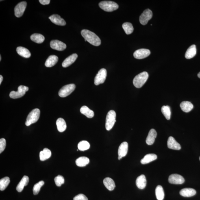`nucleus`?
Returning <instances> with one entry per match:
<instances>
[{
    "mask_svg": "<svg viewBox=\"0 0 200 200\" xmlns=\"http://www.w3.org/2000/svg\"><path fill=\"white\" fill-rule=\"evenodd\" d=\"M199 160H200V157H199Z\"/></svg>",
    "mask_w": 200,
    "mask_h": 200,
    "instance_id": "46",
    "label": "nucleus"
},
{
    "mask_svg": "<svg viewBox=\"0 0 200 200\" xmlns=\"http://www.w3.org/2000/svg\"><path fill=\"white\" fill-rule=\"evenodd\" d=\"M90 163V159L86 157L82 156L79 157L76 160V165L78 166L84 167Z\"/></svg>",
    "mask_w": 200,
    "mask_h": 200,
    "instance_id": "31",
    "label": "nucleus"
},
{
    "mask_svg": "<svg viewBox=\"0 0 200 200\" xmlns=\"http://www.w3.org/2000/svg\"><path fill=\"white\" fill-rule=\"evenodd\" d=\"M148 77L149 75L147 72H142L135 77L133 80V84L136 88H141L147 81Z\"/></svg>",
    "mask_w": 200,
    "mask_h": 200,
    "instance_id": "2",
    "label": "nucleus"
},
{
    "mask_svg": "<svg viewBox=\"0 0 200 200\" xmlns=\"http://www.w3.org/2000/svg\"><path fill=\"white\" fill-rule=\"evenodd\" d=\"M198 77L200 78V72H199V73H198Z\"/></svg>",
    "mask_w": 200,
    "mask_h": 200,
    "instance_id": "44",
    "label": "nucleus"
},
{
    "mask_svg": "<svg viewBox=\"0 0 200 200\" xmlns=\"http://www.w3.org/2000/svg\"><path fill=\"white\" fill-rule=\"evenodd\" d=\"M180 107L183 112L188 113L193 109L194 106L190 102L183 101L181 103Z\"/></svg>",
    "mask_w": 200,
    "mask_h": 200,
    "instance_id": "27",
    "label": "nucleus"
},
{
    "mask_svg": "<svg viewBox=\"0 0 200 200\" xmlns=\"http://www.w3.org/2000/svg\"><path fill=\"white\" fill-rule=\"evenodd\" d=\"M76 86L74 84L65 85L62 87L59 92V95L62 98L66 97L72 93L75 90Z\"/></svg>",
    "mask_w": 200,
    "mask_h": 200,
    "instance_id": "7",
    "label": "nucleus"
},
{
    "mask_svg": "<svg viewBox=\"0 0 200 200\" xmlns=\"http://www.w3.org/2000/svg\"><path fill=\"white\" fill-rule=\"evenodd\" d=\"M6 146V141L4 138H1L0 140V153L4 151Z\"/></svg>",
    "mask_w": 200,
    "mask_h": 200,
    "instance_id": "40",
    "label": "nucleus"
},
{
    "mask_svg": "<svg viewBox=\"0 0 200 200\" xmlns=\"http://www.w3.org/2000/svg\"><path fill=\"white\" fill-rule=\"evenodd\" d=\"M81 35L85 39V41L90 43L94 46L101 45V40L97 35L88 30L83 29L81 31Z\"/></svg>",
    "mask_w": 200,
    "mask_h": 200,
    "instance_id": "1",
    "label": "nucleus"
},
{
    "mask_svg": "<svg viewBox=\"0 0 200 200\" xmlns=\"http://www.w3.org/2000/svg\"><path fill=\"white\" fill-rule=\"evenodd\" d=\"M17 52L22 57L25 58H29L31 56V53L28 49L23 47H18L16 48Z\"/></svg>",
    "mask_w": 200,
    "mask_h": 200,
    "instance_id": "23",
    "label": "nucleus"
},
{
    "mask_svg": "<svg viewBox=\"0 0 200 200\" xmlns=\"http://www.w3.org/2000/svg\"><path fill=\"white\" fill-rule=\"evenodd\" d=\"M167 145L168 148L170 149L176 150H179L181 149L180 144L172 136H170L168 138Z\"/></svg>",
    "mask_w": 200,
    "mask_h": 200,
    "instance_id": "16",
    "label": "nucleus"
},
{
    "mask_svg": "<svg viewBox=\"0 0 200 200\" xmlns=\"http://www.w3.org/2000/svg\"><path fill=\"white\" fill-rule=\"evenodd\" d=\"M122 27L127 35L131 34L133 32V30H134L132 24L129 23V22L124 23L122 25Z\"/></svg>",
    "mask_w": 200,
    "mask_h": 200,
    "instance_id": "34",
    "label": "nucleus"
},
{
    "mask_svg": "<svg viewBox=\"0 0 200 200\" xmlns=\"http://www.w3.org/2000/svg\"><path fill=\"white\" fill-rule=\"evenodd\" d=\"M10 182V179L8 177H3L0 180V190L1 191L5 190Z\"/></svg>",
    "mask_w": 200,
    "mask_h": 200,
    "instance_id": "35",
    "label": "nucleus"
},
{
    "mask_svg": "<svg viewBox=\"0 0 200 200\" xmlns=\"http://www.w3.org/2000/svg\"><path fill=\"white\" fill-rule=\"evenodd\" d=\"M29 88L27 86L20 85L19 86L17 91H12L9 94V96L11 98L14 99H18L23 96L26 94V92L29 90Z\"/></svg>",
    "mask_w": 200,
    "mask_h": 200,
    "instance_id": "6",
    "label": "nucleus"
},
{
    "mask_svg": "<svg viewBox=\"0 0 200 200\" xmlns=\"http://www.w3.org/2000/svg\"><path fill=\"white\" fill-rule=\"evenodd\" d=\"M107 76V71L104 68L101 69L98 72L94 79V83L98 85L105 82Z\"/></svg>",
    "mask_w": 200,
    "mask_h": 200,
    "instance_id": "8",
    "label": "nucleus"
},
{
    "mask_svg": "<svg viewBox=\"0 0 200 200\" xmlns=\"http://www.w3.org/2000/svg\"><path fill=\"white\" fill-rule=\"evenodd\" d=\"M73 200H88L86 196L83 194H80L75 196Z\"/></svg>",
    "mask_w": 200,
    "mask_h": 200,
    "instance_id": "41",
    "label": "nucleus"
},
{
    "mask_svg": "<svg viewBox=\"0 0 200 200\" xmlns=\"http://www.w3.org/2000/svg\"><path fill=\"white\" fill-rule=\"evenodd\" d=\"M1 60V55H0V61Z\"/></svg>",
    "mask_w": 200,
    "mask_h": 200,
    "instance_id": "45",
    "label": "nucleus"
},
{
    "mask_svg": "<svg viewBox=\"0 0 200 200\" xmlns=\"http://www.w3.org/2000/svg\"><path fill=\"white\" fill-rule=\"evenodd\" d=\"M56 185L57 186H60L65 182L64 177L62 176L58 175L54 179Z\"/></svg>",
    "mask_w": 200,
    "mask_h": 200,
    "instance_id": "39",
    "label": "nucleus"
},
{
    "mask_svg": "<svg viewBox=\"0 0 200 200\" xmlns=\"http://www.w3.org/2000/svg\"><path fill=\"white\" fill-rule=\"evenodd\" d=\"M81 114L85 115L87 118H91L94 116V113L93 111L90 110L86 106H83L80 109Z\"/></svg>",
    "mask_w": 200,
    "mask_h": 200,
    "instance_id": "29",
    "label": "nucleus"
},
{
    "mask_svg": "<svg viewBox=\"0 0 200 200\" xmlns=\"http://www.w3.org/2000/svg\"><path fill=\"white\" fill-rule=\"evenodd\" d=\"M196 194V191L191 188H185L182 189L180 191V194L185 197H190L194 196Z\"/></svg>",
    "mask_w": 200,
    "mask_h": 200,
    "instance_id": "19",
    "label": "nucleus"
},
{
    "mask_svg": "<svg viewBox=\"0 0 200 200\" xmlns=\"http://www.w3.org/2000/svg\"><path fill=\"white\" fill-rule=\"evenodd\" d=\"M115 112L111 110L108 112L106 119L105 127L107 131H110L116 122Z\"/></svg>",
    "mask_w": 200,
    "mask_h": 200,
    "instance_id": "5",
    "label": "nucleus"
},
{
    "mask_svg": "<svg viewBox=\"0 0 200 200\" xmlns=\"http://www.w3.org/2000/svg\"><path fill=\"white\" fill-rule=\"evenodd\" d=\"M50 46L52 49L58 51H63L66 48L65 44L57 40H52L50 42Z\"/></svg>",
    "mask_w": 200,
    "mask_h": 200,
    "instance_id": "13",
    "label": "nucleus"
},
{
    "mask_svg": "<svg viewBox=\"0 0 200 200\" xmlns=\"http://www.w3.org/2000/svg\"><path fill=\"white\" fill-rule=\"evenodd\" d=\"M56 124L57 130L59 132H62L65 131L67 127L66 124L63 118H58L57 120Z\"/></svg>",
    "mask_w": 200,
    "mask_h": 200,
    "instance_id": "28",
    "label": "nucleus"
},
{
    "mask_svg": "<svg viewBox=\"0 0 200 200\" xmlns=\"http://www.w3.org/2000/svg\"><path fill=\"white\" fill-rule=\"evenodd\" d=\"M152 11L149 9H146L142 13L140 17V23L142 25H146L152 17Z\"/></svg>",
    "mask_w": 200,
    "mask_h": 200,
    "instance_id": "9",
    "label": "nucleus"
},
{
    "mask_svg": "<svg viewBox=\"0 0 200 200\" xmlns=\"http://www.w3.org/2000/svg\"><path fill=\"white\" fill-rule=\"evenodd\" d=\"M31 40L37 44H41L44 42V37L41 34L34 33L31 36Z\"/></svg>",
    "mask_w": 200,
    "mask_h": 200,
    "instance_id": "32",
    "label": "nucleus"
},
{
    "mask_svg": "<svg viewBox=\"0 0 200 200\" xmlns=\"http://www.w3.org/2000/svg\"><path fill=\"white\" fill-rule=\"evenodd\" d=\"M151 54L150 50L146 49H141L136 50L133 53L135 58L140 59L146 58Z\"/></svg>",
    "mask_w": 200,
    "mask_h": 200,
    "instance_id": "12",
    "label": "nucleus"
},
{
    "mask_svg": "<svg viewBox=\"0 0 200 200\" xmlns=\"http://www.w3.org/2000/svg\"><path fill=\"white\" fill-rule=\"evenodd\" d=\"M99 5L100 8L107 12H113L119 8L117 3L111 1H102Z\"/></svg>",
    "mask_w": 200,
    "mask_h": 200,
    "instance_id": "4",
    "label": "nucleus"
},
{
    "mask_svg": "<svg viewBox=\"0 0 200 200\" xmlns=\"http://www.w3.org/2000/svg\"><path fill=\"white\" fill-rule=\"evenodd\" d=\"M77 54L74 53L67 57L63 62L62 66L64 68H67L73 64L77 58Z\"/></svg>",
    "mask_w": 200,
    "mask_h": 200,
    "instance_id": "17",
    "label": "nucleus"
},
{
    "mask_svg": "<svg viewBox=\"0 0 200 200\" xmlns=\"http://www.w3.org/2000/svg\"><path fill=\"white\" fill-rule=\"evenodd\" d=\"M196 53V46L194 44L191 46L187 50L185 54V58L190 59L195 56Z\"/></svg>",
    "mask_w": 200,
    "mask_h": 200,
    "instance_id": "25",
    "label": "nucleus"
},
{
    "mask_svg": "<svg viewBox=\"0 0 200 200\" xmlns=\"http://www.w3.org/2000/svg\"><path fill=\"white\" fill-rule=\"evenodd\" d=\"M52 155L51 151L47 148H44L42 151L40 152V160L44 161L51 157Z\"/></svg>",
    "mask_w": 200,
    "mask_h": 200,
    "instance_id": "30",
    "label": "nucleus"
},
{
    "mask_svg": "<svg viewBox=\"0 0 200 200\" xmlns=\"http://www.w3.org/2000/svg\"><path fill=\"white\" fill-rule=\"evenodd\" d=\"M128 148V144L127 142H122L120 144L118 151L119 160H120L122 157H125L127 155Z\"/></svg>",
    "mask_w": 200,
    "mask_h": 200,
    "instance_id": "14",
    "label": "nucleus"
},
{
    "mask_svg": "<svg viewBox=\"0 0 200 200\" xmlns=\"http://www.w3.org/2000/svg\"><path fill=\"white\" fill-rule=\"evenodd\" d=\"M90 144L87 141L83 140L78 144V148L81 151H85L90 148Z\"/></svg>",
    "mask_w": 200,
    "mask_h": 200,
    "instance_id": "37",
    "label": "nucleus"
},
{
    "mask_svg": "<svg viewBox=\"0 0 200 200\" xmlns=\"http://www.w3.org/2000/svg\"><path fill=\"white\" fill-rule=\"evenodd\" d=\"M50 0H40L39 2L43 5H48L50 3Z\"/></svg>",
    "mask_w": 200,
    "mask_h": 200,
    "instance_id": "42",
    "label": "nucleus"
},
{
    "mask_svg": "<svg viewBox=\"0 0 200 200\" xmlns=\"http://www.w3.org/2000/svg\"><path fill=\"white\" fill-rule=\"evenodd\" d=\"M155 194L157 199L158 200H163L164 199L165 194L164 189L160 185H158L155 190Z\"/></svg>",
    "mask_w": 200,
    "mask_h": 200,
    "instance_id": "33",
    "label": "nucleus"
},
{
    "mask_svg": "<svg viewBox=\"0 0 200 200\" xmlns=\"http://www.w3.org/2000/svg\"><path fill=\"white\" fill-rule=\"evenodd\" d=\"M44 182L43 181H40L35 184L33 188V193L34 195L38 194L40 192V188L43 186Z\"/></svg>",
    "mask_w": 200,
    "mask_h": 200,
    "instance_id": "38",
    "label": "nucleus"
},
{
    "mask_svg": "<svg viewBox=\"0 0 200 200\" xmlns=\"http://www.w3.org/2000/svg\"><path fill=\"white\" fill-rule=\"evenodd\" d=\"M29 182V178L27 176H24L16 187V190L19 192L23 190L24 187L27 186Z\"/></svg>",
    "mask_w": 200,
    "mask_h": 200,
    "instance_id": "21",
    "label": "nucleus"
},
{
    "mask_svg": "<svg viewBox=\"0 0 200 200\" xmlns=\"http://www.w3.org/2000/svg\"><path fill=\"white\" fill-rule=\"evenodd\" d=\"M168 181L171 184H181L185 182V179L182 176L179 174H173L170 175Z\"/></svg>",
    "mask_w": 200,
    "mask_h": 200,
    "instance_id": "11",
    "label": "nucleus"
},
{
    "mask_svg": "<svg viewBox=\"0 0 200 200\" xmlns=\"http://www.w3.org/2000/svg\"><path fill=\"white\" fill-rule=\"evenodd\" d=\"M27 6V3L26 2H22L19 3L15 7V15L17 18L21 17L25 10Z\"/></svg>",
    "mask_w": 200,
    "mask_h": 200,
    "instance_id": "10",
    "label": "nucleus"
},
{
    "mask_svg": "<svg viewBox=\"0 0 200 200\" xmlns=\"http://www.w3.org/2000/svg\"><path fill=\"white\" fill-rule=\"evenodd\" d=\"M103 184L106 188L110 191L114 190L115 188V184L114 181L110 177H106L103 180Z\"/></svg>",
    "mask_w": 200,
    "mask_h": 200,
    "instance_id": "24",
    "label": "nucleus"
},
{
    "mask_svg": "<svg viewBox=\"0 0 200 200\" xmlns=\"http://www.w3.org/2000/svg\"><path fill=\"white\" fill-rule=\"evenodd\" d=\"M58 61V57L56 56L55 55L50 56L46 61L45 65L47 67H52L55 66Z\"/></svg>",
    "mask_w": 200,
    "mask_h": 200,
    "instance_id": "22",
    "label": "nucleus"
},
{
    "mask_svg": "<svg viewBox=\"0 0 200 200\" xmlns=\"http://www.w3.org/2000/svg\"><path fill=\"white\" fill-rule=\"evenodd\" d=\"M136 185L138 188L142 190L145 188L146 185V180L145 176L141 175L137 177L136 181Z\"/></svg>",
    "mask_w": 200,
    "mask_h": 200,
    "instance_id": "20",
    "label": "nucleus"
},
{
    "mask_svg": "<svg viewBox=\"0 0 200 200\" xmlns=\"http://www.w3.org/2000/svg\"><path fill=\"white\" fill-rule=\"evenodd\" d=\"M40 116V110L38 108L33 109L30 112L27 116L25 122L27 126L31 125V124L36 123L38 121Z\"/></svg>",
    "mask_w": 200,
    "mask_h": 200,
    "instance_id": "3",
    "label": "nucleus"
},
{
    "mask_svg": "<svg viewBox=\"0 0 200 200\" xmlns=\"http://www.w3.org/2000/svg\"><path fill=\"white\" fill-rule=\"evenodd\" d=\"M3 80V77L1 75H0V84L1 85Z\"/></svg>",
    "mask_w": 200,
    "mask_h": 200,
    "instance_id": "43",
    "label": "nucleus"
},
{
    "mask_svg": "<svg viewBox=\"0 0 200 200\" xmlns=\"http://www.w3.org/2000/svg\"><path fill=\"white\" fill-rule=\"evenodd\" d=\"M161 111L167 119L170 120L171 116L170 107L168 106H164L161 108Z\"/></svg>",
    "mask_w": 200,
    "mask_h": 200,
    "instance_id": "36",
    "label": "nucleus"
},
{
    "mask_svg": "<svg viewBox=\"0 0 200 200\" xmlns=\"http://www.w3.org/2000/svg\"><path fill=\"white\" fill-rule=\"evenodd\" d=\"M49 18L51 21L55 25L62 26L66 25L65 21L58 15H52Z\"/></svg>",
    "mask_w": 200,
    "mask_h": 200,
    "instance_id": "15",
    "label": "nucleus"
},
{
    "mask_svg": "<svg viewBox=\"0 0 200 200\" xmlns=\"http://www.w3.org/2000/svg\"><path fill=\"white\" fill-rule=\"evenodd\" d=\"M157 158V155L155 154H148L141 159L140 162L142 164H146L155 160Z\"/></svg>",
    "mask_w": 200,
    "mask_h": 200,
    "instance_id": "26",
    "label": "nucleus"
},
{
    "mask_svg": "<svg viewBox=\"0 0 200 200\" xmlns=\"http://www.w3.org/2000/svg\"><path fill=\"white\" fill-rule=\"evenodd\" d=\"M157 136V132L154 129L150 130L148 136L146 139V143L148 145H152L155 142V139Z\"/></svg>",
    "mask_w": 200,
    "mask_h": 200,
    "instance_id": "18",
    "label": "nucleus"
}]
</instances>
